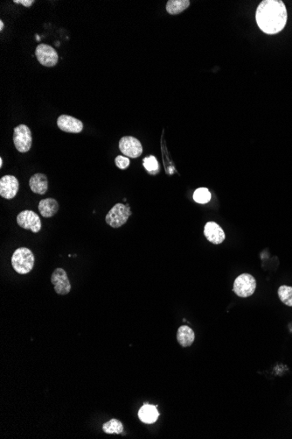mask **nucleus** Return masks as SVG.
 Returning a JSON list of instances; mask_svg holds the SVG:
<instances>
[{
	"label": "nucleus",
	"instance_id": "f257e3e1",
	"mask_svg": "<svg viewBox=\"0 0 292 439\" xmlns=\"http://www.w3.org/2000/svg\"><path fill=\"white\" fill-rule=\"evenodd\" d=\"M256 20L260 29L268 34L281 32L287 23V10L281 0H264L257 7Z\"/></svg>",
	"mask_w": 292,
	"mask_h": 439
},
{
	"label": "nucleus",
	"instance_id": "f03ea898",
	"mask_svg": "<svg viewBox=\"0 0 292 439\" xmlns=\"http://www.w3.org/2000/svg\"><path fill=\"white\" fill-rule=\"evenodd\" d=\"M35 258L33 252L26 248H18L13 253L12 265L13 269L20 274L29 273L34 267Z\"/></svg>",
	"mask_w": 292,
	"mask_h": 439
},
{
	"label": "nucleus",
	"instance_id": "7ed1b4c3",
	"mask_svg": "<svg viewBox=\"0 0 292 439\" xmlns=\"http://www.w3.org/2000/svg\"><path fill=\"white\" fill-rule=\"evenodd\" d=\"M131 214L130 205L117 204L108 212L105 220L111 227L119 228L126 224Z\"/></svg>",
	"mask_w": 292,
	"mask_h": 439
},
{
	"label": "nucleus",
	"instance_id": "20e7f679",
	"mask_svg": "<svg viewBox=\"0 0 292 439\" xmlns=\"http://www.w3.org/2000/svg\"><path fill=\"white\" fill-rule=\"evenodd\" d=\"M257 289V281L250 273H242L237 277L234 283V292L240 297H250Z\"/></svg>",
	"mask_w": 292,
	"mask_h": 439
},
{
	"label": "nucleus",
	"instance_id": "39448f33",
	"mask_svg": "<svg viewBox=\"0 0 292 439\" xmlns=\"http://www.w3.org/2000/svg\"><path fill=\"white\" fill-rule=\"evenodd\" d=\"M13 142L20 153L28 152L33 143V137L29 127L26 125H20L15 127L13 132Z\"/></svg>",
	"mask_w": 292,
	"mask_h": 439
},
{
	"label": "nucleus",
	"instance_id": "423d86ee",
	"mask_svg": "<svg viewBox=\"0 0 292 439\" xmlns=\"http://www.w3.org/2000/svg\"><path fill=\"white\" fill-rule=\"evenodd\" d=\"M17 223L20 227L26 230H31L33 233H37L41 230V221L39 215L32 211H23L17 216Z\"/></svg>",
	"mask_w": 292,
	"mask_h": 439
},
{
	"label": "nucleus",
	"instance_id": "0eeeda50",
	"mask_svg": "<svg viewBox=\"0 0 292 439\" xmlns=\"http://www.w3.org/2000/svg\"><path fill=\"white\" fill-rule=\"evenodd\" d=\"M35 56L41 65L54 67L58 62V54L56 49L46 44H39L35 49Z\"/></svg>",
	"mask_w": 292,
	"mask_h": 439
},
{
	"label": "nucleus",
	"instance_id": "6e6552de",
	"mask_svg": "<svg viewBox=\"0 0 292 439\" xmlns=\"http://www.w3.org/2000/svg\"><path fill=\"white\" fill-rule=\"evenodd\" d=\"M119 149L125 156L130 158H137L143 153L139 140L132 136L123 137L119 141Z\"/></svg>",
	"mask_w": 292,
	"mask_h": 439
},
{
	"label": "nucleus",
	"instance_id": "1a4fd4ad",
	"mask_svg": "<svg viewBox=\"0 0 292 439\" xmlns=\"http://www.w3.org/2000/svg\"><path fill=\"white\" fill-rule=\"evenodd\" d=\"M51 283L54 285L55 291L58 295L65 296L71 290V284L68 279V273L63 268H56L53 272Z\"/></svg>",
	"mask_w": 292,
	"mask_h": 439
},
{
	"label": "nucleus",
	"instance_id": "9d476101",
	"mask_svg": "<svg viewBox=\"0 0 292 439\" xmlns=\"http://www.w3.org/2000/svg\"><path fill=\"white\" fill-rule=\"evenodd\" d=\"M20 189V183L15 176H5L0 180V195L6 199L15 197Z\"/></svg>",
	"mask_w": 292,
	"mask_h": 439
},
{
	"label": "nucleus",
	"instance_id": "9b49d317",
	"mask_svg": "<svg viewBox=\"0 0 292 439\" xmlns=\"http://www.w3.org/2000/svg\"><path fill=\"white\" fill-rule=\"evenodd\" d=\"M57 125L61 130L71 134H79L83 129L82 122L69 115L60 116L57 121Z\"/></svg>",
	"mask_w": 292,
	"mask_h": 439
},
{
	"label": "nucleus",
	"instance_id": "f8f14e48",
	"mask_svg": "<svg viewBox=\"0 0 292 439\" xmlns=\"http://www.w3.org/2000/svg\"><path fill=\"white\" fill-rule=\"evenodd\" d=\"M205 237L214 245L222 243L225 240L224 231L215 222H208L205 225Z\"/></svg>",
	"mask_w": 292,
	"mask_h": 439
},
{
	"label": "nucleus",
	"instance_id": "ddd939ff",
	"mask_svg": "<svg viewBox=\"0 0 292 439\" xmlns=\"http://www.w3.org/2000/svg\"><path fill=\"white\" fill-rule=\"evenodd\" d=\"M29 185L33 193L44 195L48 189L47 177L44 174L37 173L30 178Z\"/></svg>",
	"mask_w": 292,
	"mask_h": 439
},
{
	"label": "nucleus",
	"instance_id": "4468645a",
	"mask_svg": "<svg viewBox=\"0 0 292 439\" xmlns=\"http://www.w3.org/2000/svg\"><path fill=\"white\" fill-rule=\"evenodd\" d=\"M195 333L192 329L187 326H182L178 329L177 340L182 347H189L194 342Z\"/></svg>",
	"mask_w": 292,
	"mask_h": 439
},
{
	"label": "nucleus",
	"instance_id": "2eb2a0df",
	"mask_svg": "<svg viewBox=\"0 0 292 439\" xmlns=\"http://www.w3.org/2000/svg\"><path fill=\"white\" fill-rule=\"evenodd\" d=\"M159 411L157 410L156 406L151 404H144L138 411L139 419L143 423L148 424L155 423L159 418Z\"/></svg>",
	"mask_w": 292,
	"mask_h": 439
},
{
	"label": "nucleus",
	"instance_id": "dca6fc26",
	"mask_svg": "<svg viewBox=\"0 0 292 439\" xmlns=\"http://www.w3.org/2000/svg\"><path fill=\"white\" fill-rule=\"evenodd\" d=\"M59 204L56 199L45 198L39 204V212L44 218H51L58 212Z\"/></svg>",
	"mask_w": 292,
	"mask_h": 439
},
{
	"label": "nucleus",
	"instance_id": "f3484780",
	"mask_svg": "<svg viewBox=\"0 0 292 439\" xmlns=\"http://www.w3.org/2000/svg\"><path fill=\"white\" fill-rule=\"evenodd\" d=\"M190 6L189 0H169L166 4V11L170 14L175 15L182 13Z\"/></svg>",
	"mask_w": 292,
	"mask_h": 439
},
{
	"label": "nucleus",
	"instance_id": "a211bd4d",
	"mask_svg": "<svg viewBox=\"0 0 292 439\" xmlns=\"http://www.w3.org/2000/svg\"><path fill=\"white\" fill-rule=\"evenodd\" d=\"M103 430L107 434H121L124 431V425L119 420L111 419L104 423Z\"/></svg>",
	"mask_w": 292,
	"mask_h": 439
},
{
	"label": "nucleus",
	"instance_id": "6ab92c4d",
	"mask_svg": "<svg viewBox=\"0 0 292 439\" xmlns=\"http://www.w3.org/2000/svg\"><path fill=\"white\" fill-rule=\"evenodd\" d=\"M277 294L282 303L292 307V287L282 285L277 290Z\"/></svg>",
	"mask_w": 292,
	"mask_h": 439
},
{
	"label": "nucleus",
	"instance_id": "aec40b11",
	"mask_svg": "<svg viewBox=\"0 0 292 439\" xmlns=\"http://www.w3.org/2000/svg\"><path fill=\"white\" fill-rule=\"evenodd\" d=\"M193 199L196 203L198 204H207L210 201L211 199V193L209 192L208 189L206 188H200L196 189L193 194Z\"/></svg>",
	"mask_w": 292,
	"mask_h": 439
},
{
	"label": "nucleus",
	"instance_id": "412c9836",
	"mask_svg": "<svg viewBox=\"0 0 292 439\" xmlns=\"http://www.w3.org/2000/svg\"><path fill=\"white\" fill-rule=\"evenodd\" d=\"M143 166L151 174H156L159 171V163L154 156L147 157L143 159Z\"/></svg>",
	"mask_w": 292,
	"mask_h": 439
},
{
	"label": "nucleus",
	"instance_id": "4be33fe9",
	"mask_svg": "<svg viewBox=\"0 0 292 439\" xmlns=\"http://www.w3.org/2000/svg\"><path fill=\"white\" fill-rule=\"evenodd\" d=\"M115 163H116L117 168H119L120 169H125L130 165V159L127 157L119 155L115 159Z\"/></svg>",
	"mask_w": 292,
	"mask_h": 439
},
{
	"label": "nucleus",
	"instance_id": "5701e85b",
	"mask_svg": "<svg viewBox=\"0 0 292 439\" xmlns=\"http://www.w3.org/2000/svg\"><path fill=\"white\" fill-rule=\"evenodd\" d=\"M13 3L21 4L26 7H30L34 3V1L33 0H14Z\"/></svg>",
	"mask_w": 292,
	"mask_h": 439
},
{
	"label": "nucleus",
	"instance_id": "b1692460",
	"mask_svg": "<svg viewBox=\"0 0 292 439\" xmlns=\"http://www.w3.org/2000/svg\"><path fill=\"white\" fill-rule=\"evenodd\" d=\"M4 29V23L2 20L0 21V31H3Z\"/></svg>",
	"mask_w": 292,
	"mask_h": 439
},
{
	"label": "nucleus",
	"instance_id": "393cba45",
	"mask_svg": "<svg viewBox=\"0 0 292 439\" xmlns=\"http://www.w3.org/2000/svg\"><path fill=\"white\" fill-rule=\"evenodd\" d=\"M2 166H3V159L1 158V159H0V167L2 168Z\"/></svg>",
	"mask_w": 292,
	"mask_h": 439
}]
</instances>
